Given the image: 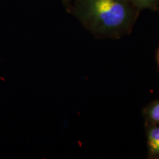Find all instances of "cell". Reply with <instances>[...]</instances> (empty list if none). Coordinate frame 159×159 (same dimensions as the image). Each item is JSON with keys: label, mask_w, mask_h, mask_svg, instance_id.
<instances>
[{"label": "cell", "mask_w": 159, "mask_h": 159, "mask_svg": "<svg viewBox=\"0 0 159 159\" xmlns=\"http://www.w3.org/2000/svg\"><path fill=\"white\" fill-rule=\"evenodd\" d=\"M74 11L93 34L109 37L130 30L140 11L130 0H77Z\"/></svg>", "instance_id": "6da1fadb"}, {"label": "cell", "mask_w": 159, "mask_h": 159, "mask_svg": "<svg viewBox=\"0 0 159 159\" xmlns=\"http://www.w3.org/2000/svg\"><path fill=\"white\" fill-rule=\"evenodd\" d=\"M148 146L150 153L159 157V127L150 128L148 133Z\"/></svg>", "instance_id": "7a4b0ae2"}, {"label": "cell", "mask_w": 159, "mask_h": 159, "mask_svg": "<svg viewBox=\"0 0 159 159\" xmlns=\"http://www.w3.org/2000/svg\"><path fill=\"white\" fill-rule=\"evenodd\" d=\"M139 10L149 9L156 10L159 9V0H130Z\"/></svg>", "instance_id": "3957f363"}, {"label": "cell", "mask_w": 159, "mask_h": 159, "mask_svg": "<svg viewBox=\"0 0 159 159\" xmlns=\"http://www.w3.org/2000/svg\"><path fill=\"white\" fill-rule=\"evenodd\" d=\"M148 114L150 120L159 123V102L150 106L148 110Z\"/></svg>", "instance_id": "277c9868"}, {"label": "cell", "mask_w": 159, "mask_h": 159, "mask_svg": "<svg viewBox=\"0 0 159 159\" xmlns=\"http://www.w3.org/2000/svg\"><path fill=\"white\" fill-rule=\"evenodd\" d=\"M68 1H70V0H63V2H64L65 4H67L68 2Z\"/></svg>", "instance_id": "5b68a950"}, {"label": "cell", "mask_w": 159, "mask_h": 159, "mask_svg": "<svg viewBox=\"0 0 159 159\" xmlns=\"http://www.w3.org/2000/svg\"><path fill=\"white\" fill-rule=\"evenodd\" d=\"M158 62H159V52H158Z\"/></svg>", "instance_id": "8992f818"}]
</instances>
